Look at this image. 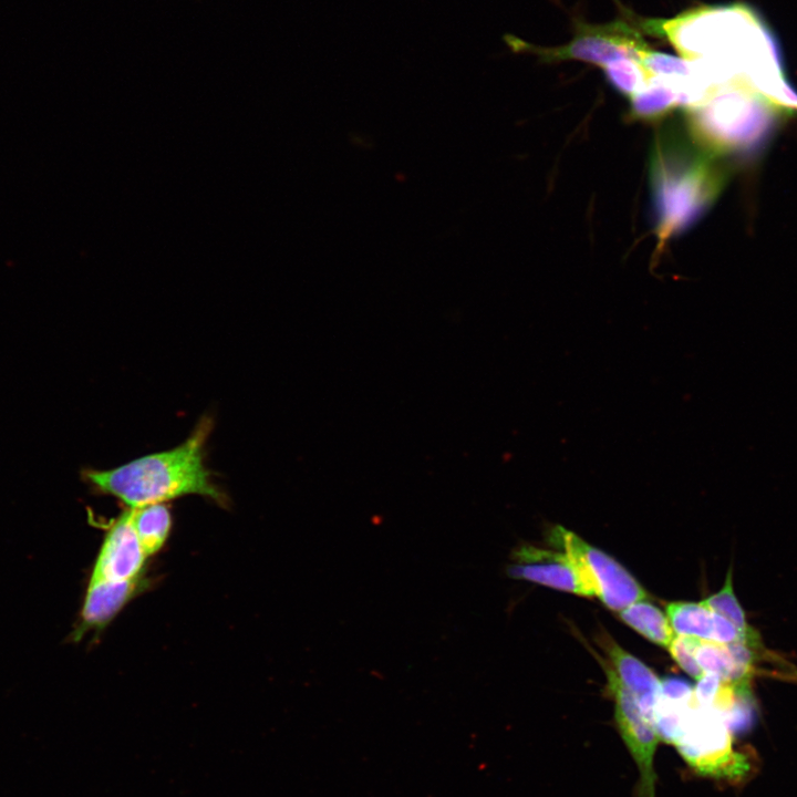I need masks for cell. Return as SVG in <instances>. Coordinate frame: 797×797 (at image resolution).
Masks as SVG:
<instances>
[{
    "label": "cell",
    "instance_id": "obj_1",
    "mask_svg": "<svg viewBox=\"0 0 797 797\" xmlns=\"http://www.w3.org/2000/svg\"><path fill=\"white\" fill-rule=\"evenodd\" d=\"M641 28L665 37L716 82H746L770 101L791 90L775 37L746 4L697 8L672 20L643 19Z\"/></svg>",
    "mask_w": 797,
    "mask_h": 797
},
{
    "label": "cell",
    "instance_id": "obj_2",
    "mask_svg": "<svg viewBox=\"0 0 797 797\" xmlns=\"http://www.w3.org/2000/svg\"><path fill=\"white\" fill-rule=\"evenodd\" d=\"M213 427V418L203 416L180 445L110 469L84 467L81 479L92 493L115 497L130 508L187 495L203 496L225 507L228 497L214 482L205 459Z\"/></svg>",
    "mask_w": 797,
    "mask_h": 797
},
{
    "label": "cell",
    "instance_id": "obj_3",
    "mask_svg": "<svg viewBox=\"0 0 797 797\" xmlns=\"http://www.w3.org/2000/svg\"><path fill=\"white\" fill-rule=\"evenodd\" d=\"M649 176L659 249L706 211L725 178L715 156L706 153L675 123L656 134Z\"/></svg>",
    "mask_w": 797,
    "mask_h": 797
},
{
    "label": "cell",
    "instance_id": "obj_4",
    "mask_svg": "<svg viewBox=\"0 0 797 797\" xmlns=\"http://www.w3.org/2000/svg\"><path fill=\"white\" fill-rule=\"evenodd\" d=\"M689 110L691 136L716 157L760 144L780 108L749 85L731 81L710 87Z\"/></svg>",
    "mask_w": 797,
    "mask_h": 797
},
{
    "label": "cell",
    "instance_id": "obj_5",
    "mask_svg": "<svg viewBox=\"0 0 797 797\" xmlns=\"http://www.w3.org/2000/svg\"><path fill=\"white\" fill-rule=\"evenodd\" d=\"M733 737L721 715L694 700L670 744L700 775L735 783L748 776L753 763L735 751Z\"/></svg>",
    "mask_w": 797,
    "mask_h": 797
},
{
    "label": "cell",
    "instance_id": "obj_6",
    "mask_svg": "<svg viewBox=\"0 0 797 797\" xmlns=\"http://www.w3.org/2000/svg\"><path fill=\"white\" fill-rule=\"evenodd\" d=\"M640 29L623 20L604 24L579 21L568 43L550 48L531 44L513 34H505L503 39L513 52H529L545 62L576 60L602 68L625 58L639 62L641 53L650 48Z\"/></svg>",
    "mask_w": 797,
    "mask_h": 797
},
{
    "label": "cell",
    "instance_id": "obj_7",
    "mask_svg": "<svg viewBox=\"0 0 797 797\" xmlns=\"http://www.w3.org/2000/svg\"><path fill=\"white\" fill-rule=\"evenodd\" d=\"M549 538L572 558L587 586L610 610L620 612L648 597L643 587L621 563L575 532L556 525Z\"/></svg>",
    "mask_w": 797,
    "mask_h": 797
},
{
    "label": "cell",
    "instance_id": "obj_8",
    "mask_svg": "<svg viewBox=\"0 0 797 797\" xmlns=\"http://www.w3.org/2000/svg\"><path fill=\"white\" fill-rule=\"evenodd\" d=\"M604 670L614 701V718L620 735L639 770V795L655 797L654 755L660 737L654 724L644 715L634 695L622 685L614 671L605 665Z\"/></svg>",
    "mask_w": 797,
    "mask_h": 797
},
{
    "label": "cell",
    "instance_id": "obj_9",
    "mask_svg": "<svg viewBox=\"0 0 797 797\" xmlns=\"http://www.w3.org/2000/svg\"><path fill=\"white\" fill-rule=\"evenodd\" d=\"M507 576L583 597H593L577 565L566 551L524 544L513 550Z\"/></svg>",
    "mask_w": 797,
    "mask_h": 797
},
{
    "label": "cell",
    "instance_id": "obj_10",
    "mask_svg": "<svg viewBox=\"0 0 797 797\" xmlns=\"http://www.w3.org/2000/svg\"><path fill=\"white\" fill-rule=\"evenodd\" d=\"M147 555L132 522V508L124 509L107 527L89 581H124L144 575Z\"/></svg>",
    "mask_w": 797,
    "mask_h": 797
},
{
    "label": "cell",
    "instance_id": "obj_11",
    "mask_svg": "<svg viewBox=\"0 0 797 797\" xmlns=\"http://www.w3.org/2000/svg\"><path fill=\"white\" fill-rule=\"evenodd\" d=\"M148 587L149 580L145 575L124 581H87L79 620L70 640L77 642L91 631L99 633L104 630L131 600Z\"/></svg>",
    "mask_w": 797,
    "mask_h": 797
},
{
    "label": "cell",
    "instance_id": "obj_12",
    "mask_svg": "<svg viewBox=\"0 0 797 797\" xmlns=\"http://www.w3.org/2000/svg\"><path fill=\"white\" fill-rule=\"evenodd\" d=\"M602 645L618 679L634 695L641 711L654 724L661 680L649 666L619 646L611 638H603Z\"/></svg>",
    "mask_w": 797,
    "mask_h": 797
},
{
    "label": "cell",
    "instance_id": "obj_13",
    "mask_svg": "<svg viewBox=\"0 0 797 797\" xmlns=\"http://www.w3.org/2000/svg\"><path fill=\"white\" fill-rule=\"evenodd\" d=\"M692 105L683 87L673 85V80L651 76L630 97L629 115L636 120L654 121L669 114L675 107Z\"/></svg>",
    "mask_w": 797,
    "mask_h": 797
},
{
    "label": "cell",
    "instance_id": "obj_14",
    "mask_svg": "<svg viewBox=\"0 0 797 797\" xmlns=\"http://www.w3.org/2000/svg\"><path fill=\"white\" fill-rule=\"evenodd\" d=\"M132 522L146 555L153 556L169 536L173 524L170 508L166 503L132 508Z\"/></svg>",
    "mask_w": 797,
    "mask_h": 797
},
{
    "label": "cell",
    "instance_id": "obj_15",
    "mask_svg": "<svg viewBox=\"0 0 797 797\" xmlns=\"http://www.w3.org/2000/svg\"><path fill=\"white\" fill-rule=\"evenodd\" d=\"M621 620L651 642L669 648L674 631L667 617L649 601L640 600L619 612Z\"/></svg>",
    "mask_w": 797,
    "mask_h": 797
},
{
    "label": "cell",
    "instance_id": "obj_16",
    "mask_svg": "<svg viewBox=\"0 0 797 797\" xmlns=\"http://www.w3.org/2000/svg\"><path fill=\"white\" fill-rule=\"evenodd\" d=\"M666 617L676 635L712 641L714 612L701 602H671Z\"/></svg>",
    "mask_w": 797,
    "mask_h": 797
},
{
    "label": "cell",
    "instance_id": "obj_17",
    "mask_svg": "<svg viewBox=\"0 0 797 797\" xmlns=\"http://www.w3.org/2000/svg\"><path fill=\"white\" fill-rule=\"evenodd\" d=\"M702 603L734 624L744 635L747 645L758 651L762 649L760 636L756 630L748 625L745 612L734 593L732 568L727 571L722 589L704 599Z\"/></svg>",
    "mask_w": 797,
    "mask_h": 797
},
{
    "label": "cell",
    "instance_id": "obj_18",
    "mask_svg": "<svg viewBox=\"0 0 797 797\" xmlns=\"http://www.w3.org/2000/svg\"><path fill=\"white\" fill-rule=\"evenodd\" d=\"M694 655L704 673L716 674L733 685H751L742 680L726 644L698 640Z\"/></svg>",
    "mask_w": 797,
    "mask_h": 797
},
{
    "label": "cell",
    "instance_id": "obj_19",
    "mask_svg": "<svg viewBox=\"0 0 797 797\" xmlns=\"http://www.w3.org/2000/svg\"><path fill=\"white\" fill-rule=\"evenodd\" d=\"M639 62L648 77L659 76L679 81L687 80L694 74L692 60L653 51L651 48L641 53Z\"/></svg>",
    "mask_w": 797,
    "mask_h": 797
},
{
    "label": "cell",
    "instance_id": "obj_20",
    "mask_svg": "<svg viewBox=\"0 0 797 797\" xmlns=\"http://www.w3.org/2000/svg\"><path fill=\"white\" fill-rule=\"evenodd\" d=\"M602 68L610 85L624 96L631 97L649 80L642 65L634 59L615 60Z\"/></svg>",
    "mask_w": 797,
    "mask_h": 797
},
{
    "label": "cell",
    "instance_id": "obj_21",
    "mask_svg": "<svg viewBox=\"0 0 797 797\" xmlns=\"http://www.w3.org/2000/svg\"><path fill=\"white\" fill-rule=\"evenodd\" d=\"M697 642L695 638L676 635L667 648L679 666L695 680L704 674L694 655Z\"/></svg>",
    "mask_w": 797,
    "mask_h": 797
},
{
    "label": "cell",
    "instance_id": "obj_22",
    "mask_svg": "<svg viewBox=\"0 0 797 797\" xmlns=\"http://www.w3.org/2000/svg\"><path fill=\"white\" fill-rule=\"evenodd\" d=\"M713 635L712 641L729 644L742 641L745 643L744 635L728 620L714 612L713 617Z\"/></svg>",
    "mask_w": 797,
    "mask_h": 797
}]
</instances>
